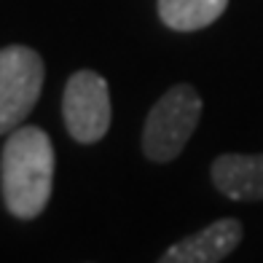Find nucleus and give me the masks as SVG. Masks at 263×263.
<instances>
[{
	"mask_svg": "<svg viewBox=\"0 0 263 263\" xmlns=\"http://www.w3.org/2000/svg\"><path fill=\"white\" fill-rule=\"evenodd\" d=\"M54 185V145L41 126H16L0 156V188L6 210L19 220H35L46 210Z\"/></svg>",
	"mask_w": 263,
	"mask_h": 263,
	"instance_id": "obj_1",
	"label": "nucleus"
},
{
	"mask_svg": "<svg viewBox=\"0 0 263 263\" xmlns=\"http://www.w3.org/2000/svg\"><path fill=\"white\" fill-rule=\"evenodd\" d=\"M201 118V97L191 83H177L151 107L142 129V151L156 164L177 159L196 132Z\"/></svg>",
	"mask_w": 263,
	"mask_h": 263,
	"instance_id": "obj_2",
	"label": "nucleus"
},
{
	"mask_svg": "<svg viewBox=\"0 0 263 263\" xmlns=\"http://www.w3.org/2000/svg\"><path fill=\"white\" fill-rule=\"evenodd\" d=\"M46 67L41 54L30 46L0 49V135H11L38 102Z\"/></svg>",
	"mask_w": 263,
	"mask_h": 263,
	"instance_id": "obj_3",
	"label": "nucleus"
},
{
	"mask_svg": "<svg viewBox=\"0 0 263 263\" xmlns=\"http://www.w3.org/2000/svg\"><path fill=\"white\" fill-rule=\"evenodd\" d=\"M62 116L70 137L81 145L100 142L110 129V91L107 81L94 70H78L70 76L62 97Z\"/></svg>",
	"mask_w": 263,
	"mask_h": 263,
	"instance_id": "obj_4",
	"label": "nucleus"
},
{
	"mask_svg": "<svg viewBox=\"0 0 263 263\" xmlns=\"http://www.w3.org/2000/svg\"><path fill=\"white\" fill-rule=\"evenodd\" d=\"M242 223L236 218H220L199 234H191L172 245L159 263H220L242 242Z\"/></svg>",
	"mask_w": 263,
	"mask_h": 263,
	"instance_id": "obj_5",
	"label": "nucleus"
},
{
	"mask_svg": "<svg viewBox=\"0 0 263 263\" xmlns=\"http://www.w3.org/2000/svg\"><path fill=\"white\" fill-rule=\"evenodd\" d=\"M212 185L234 201L263 199V153H223L212 161Z\"/></svg>",
	"mask_w": 263,
	"mask_h": 263,
	"instance_id": "obj_6",
	"label": "nucleus"
},
{
	"mask_svg": "<svg viewBox=\"0 0 263 263\" xmlns=\"http://www.w3.org/2000/svg\"><path fill=\"white\" fill-rule=\"evenodd\" d=\"M229 0H159V16L170 30H204L223 16Z\"/></svg>",
	"mask_w": 263,
	"mask_h": 263,
	"instance_id": "obj_7",
	"label": "nucleus"
}]
</instances>
